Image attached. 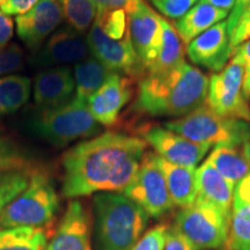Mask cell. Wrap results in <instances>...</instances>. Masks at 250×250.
Returning <instances> with one entry per match:
<instances>
[{"label":"cell","mask_w":250,"mask_h":250,"mask_svg":"<svg viewBox=\"0 0 250 250\" xmlns=\"http://www.w3.org/2000/svg\"><path fill=\"white\" fill-rule=\"evenodd\" d=\"M139 137L108 131L81 142L62 159V196L68 199L101 192H123L146 154Z\"/></svg>","instance_id":"cell-1"},{"label":"cell","mask_w":250,"mask_h":250,"mask_svg":"<svg viewBox=\"0 0 250 250\" xmlns=\"http://www.w3.org/2000/svg\"><path fill=\"white\" fill-rule=\"evenodd\" d=\"M208 78L183 62L162 73H148L139 80L133 108L152 117L180 118L203 105Z\"/></svg>","instance_id":"cell-2"},{"label":"cell","mask_w":250,"mask_h":250,"mask_svg":"<svg viewBox=\"0 0 250 250\" xmlns=\"http://www.w3.org/2000/svg\"><path fill=\"white\" fill-rule=\"evenodd\" d=\"M94 230L96 250H131L148 224L144 208L117 192L94 196Z\"/></svg>","instance_id":"cell-3"},{"label":"cell","mask_w":250,"mask_h":250,"mask_svg":"<svg viewBox=\"0 0 250 250\" xmlns=\"http://www.w3.org/2000/svg\"><path fill=\"white\" fill-rule=\"evenodd\" d=\"M29 129L44 142L62 147L99 136L102 126L90 114L87 103L73 98L58 107L41 109L29 122Z\"/></svg>","instance_id":"cell-4"},{"label":"cell","mask_w":250,"mask_h":250,"mask_svg":"<svg viewBox=\"0 0 250 250\" xmlns=\"http://www.w3.org/2000/svg\"><path fill=\"white\" fill-rule=\"evenodd\" d=\"M166 129L181 134L197 144L208 146H237L250 139V124L220 116L203 104L186 116L164 124Z\"/></svg>","instance_id":"cell-5"},{"label":"cell","mask_w":250,"mask_h":250,"mask_svg":"<svg viewBox=\"0 0 250 250\" xmlns=\"http://www.w3.org/2000/svg\"><path fill=\"white\" fill-rule=\"evenodd\" d=\"M58 208L59 197L51 180L33 173L26 189L0 213V228H42L54 220Z\"/></svg>","instance_id":"cell-6"},{"label":"cell","mask_w":250,"mask_h":250,"mask_svg":"<svg viewBox=\"0 0 250 250\" xmlns=\"http://www.w3.org/2000/svg\"><path fill=\"white\" fill-rule=\"evenodd\" d=\"M174 226L198 250L220 248L228 243L230 219L220 208L197 197L182 208Z\"/></svg>","instance_id":"cell-7"},{"label":"cell","mask_w":250,"mask_h":250,"mask_svg":"<svg viewBox=\"0 0 250 250\" xmlns=\"http://www.w3.org/2000/svg\"><path fill=\"white\" fill-rule=\"evenodd\" d=\"M243 65L233 55L225 68L208 79L205 104L220 116L234 118L250 124V104L242 90Z\"/></svg>","instance_id":"cell-8"},{"label":"cell","mask_w":250,"mask_h":250,"mask_svg":"<svg viewBox=\"0 0 250 250\" xmlns=\"http://www.w3.org/2000/svg\"><path fill=\"white\" fill-rule=\"evenodd\" d=\"M123 195L137 203L149 217L160 218L174 208L156 154L146 152L139 169Z\"/></svg>","instance_id":"cell-9"},{"label":"cell","mask_w":250,"mask_h":250,"mask_svg":"<svg viewBox=\"0 0 250 250\" xmlns=\"http://www.w3.org/2000/svg\"><path fill=\"white\" fill-rule=\"evenodd\" d=\"M86 40L93 57L101 62L112 73L130 77L138 83L146 76L145 67L133 48L131 35L122 40H114L105 35L94 22Z\"/></svg>","instance_id":"cell-10"},{"label":"cell","mask_w":250,"mask_h":250,"mask_svg":"<svg viewBox=\"0 0 250 250\" xmlns=\"http://www.w3.org/2000/svg\"><path fill=\"white\" fill-rule=\"evenodd\" d=\"M137 132L147 145L154 148L156 155L170 164L183 167L196 168L211 149V146L191 142L160 125H143Z\"/></svg>","instance_id":"cell-11"},{"label":"cell","mask_w":250,"mask_h":250,"mask_svg":"<svg viewBox=\"0 0 250 250\" xmlns=\"http://www.w3.org/2000/svg\"><path fill=\"white\" fill-rule=\"evenodd\" d=\"M127 15L133 48L147 74L154 66L161 51V15L156 14L145 0H134Z\"/></svg>","instance_id":"cell-12"},{"label":"cell","mask_w":250,"mask_h":250,"mask_svg":"<svg viewBox=\"0 0 250 250\" xmlns=\"http://www.w3.org/2000/svg\"><path fill=\"white\" fill-rule=\"evenodd\" d=\"M134 83L132 78L123 74L111 73L98 92L87 101L93 117L105 127L115 126L120 120L122 109L132 100Z\"/></svg>","instance_id":"cell-13"},{"label":"cell","mask_w":250,"mask_h":250,"mask_svg":"<svg viewBox=\"0 0 250 250\" xmlns=\"http://www.w3.org/2000/svg\"><path fill=\"white\" fill-rule=\"evenodd\" d=\"M227 20L204 31L187 45V55L195 65L219 73L233 57Z\"/></svg>","instance_id":"cell-14"},{"label":"cell","mask_w":250,"mask_h":250,"mask_svg":"<svg viewBox=\"0 0 250 250\" xmlns=\"http://www.w3.org/2000/svg\"><path fill=\"white\" fill-rule=\"evenodd\" d=\"M88 52L86 37L71 27H65L55 31L44 44L36 50L30 62L39 67L62 66L83 61Z\"/></svg>","instance_id":"cell-15"},{"label":"cell","mask_w":250,"mask_h":250,"mask_svg":"<svg viewBox=\"0 0 250 250\" xmlns=\"http://www.w3.org/2000/svg\"><path fill=\"white\" fill-rule=\"evenodd\" d=\"M62 19L58 0H40L30 11L15 18L19 39L36 51L61 26Z\"/></svg>","instance_id":"cell-16"},{"label":"cell","mask_w":250,"mask_h":250,"mask_svg":"<svg viewBox=\"0 0 250 250\" xmlns=\"http://www.w3.org/2000/svg\"><path fill=\"white\" fill-rule=\"evenodd\" d=\"M46 250H92L90 215L80 201L68 203Z\"/></svg>","instance_id":"cell-17"},{"label":"cell","mask_w":250,"mask_h":250,"mask_svg":"<svg viewBox=\"0 0 250 250\" xmlns=\"http://www.w3.org/2000/svg\"><path fill=\"white\" fill-rule=\"evenodd\" d=\"M76 92L74 73L68 66L50 67L40 72L34 83V100L41 109L68 102Z\"/></svg>","instance_id":"cell-18"},{"label":"cell","mask_w":250,"mask_h":250,"mask_svg":"<svg viewBox=\"0 0 250 250\" xmlns=\"http://www.w3.org/2000/svg\"><path fill=\"white\" fill-rule=\"evenodd\" d=\"M197 197L220 208L230 219L235 188L230 186L208 160L196 169Z\"/></svg>","instance_id":"cell-19"},{"label":"cell","mask_w":250,"mask_h":250,"mask_svg":"<svg viewBox=\"0 0 250 250\" xmlns=\"http://www.w3.org/2000/svg\"><path fill=\"white\" fill-rule=\"evenodd\" d=\"M228 246L232 250H250V175L234 189Z\"/></svg>","instance_id":"cell-20"},{"label":"cell","mask_w":250,"mask_h":250,"mask_svg":"<svg viewBox=\"0 0 250 250\" xmlns=\"http://www.w3.org/2000/svg\"><path fill=\"white\" fill-rule=\"evenodd\" d=\"M156 161L164 173L174 206L184 208L193 204L197 198L196 168L170 164L159 155Z\"/></svg>","instance_id":"cell-21"},{"label":"cell","mask_w":250,"mask_h":250,"mask_svg":"<svg viewBox=\"0 0 250 250\" xmlns=\"http://www.w3.org/2000/svg\"><path fill=\"white\" fill-rule=\"evenodd\" d=\"M229 13L208 4L198 2L186 15L175 21V29L183 44H189L192 40L215 24L228 19Z\"/></svg>","instance_id":"cell-22"},{"label":"cell","mask_w":250,"mask_h":250,"mask_svg":"<svg viewBox=\"0 0 250 250\" xmlns=\"http://www.w3.org/2000/svg\"><path fill=\"white\" fill-rule=\"evenodd\" d=\"M206 160L234 188L250 175V164L237 147L217 146Z\"/></svg>","instance_id":"cell-23"},{"label":"cell","mask_w":250,"mask_h":250,"mask_svg":"<svg viewBox=\"0 0 250 250\" xmlns=\"http://www.w3.org/2000/svg\"><path fill=\"white\" fill-rule=\"evenodd\" d=\"M76 92L74 99L87 103L88 99L101 88L112 73L95 57H87L74 66Z\"/></svg>","instance_id":"cell-24"},{"label":"cell","mask_w":250,"mask_h":250,"mask_svg":"<svg viewBox=\"0 0 250 250\" xmlns=\"http://www.w3.org/2000/svg\"><path fill=\"white\" fill-rule=\"evenodd\" d=\"M162 27V46L159 57L156 59L154 66L148 73H162L171 68L179 66L184 61L183 43L181 41L175 27L164 17H161ZM147 73V74H148Z\"/></svg>","instance_id":"cell-25"},{"label":"cell","mask_w":250,"mask_h":250,"mask_svg":"<svg viewBox=\"0 0 250 250\" xmlns=\"http://www.w3.org/2000/svg\"><path fill=\"white\" fill-rule=\"evenodd\" d=\"M31 81L23 76L0 78V116L17 112L29 100Z\"/></svg>","instance_id":"cell-26"},{"label":"cell","mask_w":250,"mask_h":250,"mask_svg":"<svg viewBox=\"0 0 250 250\" xmlns=\"http://www.w3.org/2000/svg\"><path fill=\"white\" fill-rule=\"evenodd\" d=\"M48 237L42 228H0V250H46Z\"/></svg>","instance_id":"cell-27"},{"label":"cell","mask_w":250,"mask_h":250,"mask_svg":"<svg viewBox=\"0 0 250 250\" xmlns=\"http://www.w3.org/2000/svg\"><path fill=\"white\" fill-rule=\"evenodd\" d=\"M62 17L68 27L83 34L90 29L98 15V6L93 0H58Z\"/></svg>","instance_id":"cell-28"},{"label":"cell","mask_w":250,"mask_h":250,"mask_svg":"<svg viewBox=\"0 0 250 250\" xmlns=\"http://www.w3.org/2000/svg\"><path fill=\"white\" fill-rule=\"evenodd\" d=\"M30 174L24 170L0 171V213L29 184Z\"/></svg>","instance_id":"cell-29"},{"label":"cell","mask_w":250,"mask_h":250,"mask_svg":"<svg viewBox=\"0 0 250 250\" xmlns=\"http://www.w3.org/2000/svg\"><path fill=\"white\" fill-rule=\"evenodd\" d=\"M27 160L17 145L6 137L0 136V171L24 170Z\"/></svg>","instance_id":"cell-30"},{"label":"cell","mask_w":250,"mask_h":250,"mask_svg":"<svg viewBox=\"0 0 250 250\" xmlns=\"http://www.w3.org/2000/svg\"><path fill=\"white\" fill-rule=\"evenodd\" d=\"M199 0H149L165 18L177 21L195 6Z\"/></svg>","instance_id":"cell-31"},{"label":"cell","mask_w":250,"mask_h":250,"mask_svg":"<svg viewBox=\"0 0 250 250\" xmlns=\"http://www.w3.org/2000/svg\"><path fill=\"white\" fill-rule=\"evenodd\" d=\"M167 225L160 224L152 227L131 250H164L166 242V233L168 229Z\"/></svg>","instance_id":"cell-32"},{"label":"cell","mask_w":250,"mask_h":250,"mask_svg":"<svg viewBox=\"0 0 250 250\" xmlns=\"http://www.w3.org/2000/svg\"><path fill=\"white\" fill-rule=\"evenodd\" d=\"M23 52L17 44H11L0 50V78L13 73L22 67Z\"/></svg>","instance_id":"cell-33"},{"label":"cell","mask_w":250,"mask_h":250,"mask_svg":"<svg viewBox=\"0 0 250 250\" xmlns=\"http://www.w3.org/2000/svg\"><path fill=\"white\" fill-rule=\"evenodd\" d=\"M248 40H250V5L243 9L232 34H230V46H232L233 52L235 51L237 46H240Z\"/></svg>","instance_id":"cell-34"},{"label":"cell","mask_w":250,"mask_h":250,"mask_svg":"<svg viewBox=\"0 0 250 250\" xmlns=\"http://www.w3.org/2000/svg\"><path fill=\"white\" fill-rule=\"evenodd\" d=\"M243 65V85L242 90L246 100L250 102V40L237 46L234 51Z\"/></svg>","instance_id":"cell-35"},{"label":"cell","mask_w":250,"mask_h":250,"mask_svg":"<svg viewBox=\"0 0 250 250\" xmlns=\"http://www.w3.org/2000/svg\"><path fill=\"white\" fill-rule=\"evenodd\" d=\"M164 250H198L175 226H169L166 233Z\"/></svg>","instance_id":"cell-36"},{"label":"cell","mask_w":250,"mask_h":250,"mask_svg":"<svg viewBox=\"0 0 250 250\" xmlns=\"http://www.w3.org/2000/svg\"><path fill=\"white\" fill-rule=\"evenodd\" d=\"M40 0H5L0 6V11L8 17L11 15H22L30 11Z\"/></svg>","instance_id":"cell-37"},{"label":"cell","mask_w":250,"mask_h":250,"mask_svg":"<svg viewBox=\"0 0 250 250\" xmlns=\"http://www.w3.org/2000/svg\"><path fill=\"white\" fill-rule=\"evenodd\" d=\"M14 33V24L11 17L0 11V50L8 46Z\"/></svg>","instance_id":"cell-38"},{"label":"cell","mask_w":250,"mask_h":250,"mask_svg":"<svg viewBox=\"0 0 250 250\" xmlns=\"http://www.w3.org/2000/svg\"><path fill=\"white\" fill-rule=\"evenodd\" d=\"M98 9H125L129 11L131 6L133 5L134 0H93Z\"/></svg>","instance_id":"cell-39"},{"label":"cell","mask_w":250,"mask_h":250,"mask_svg":"<svg viewBox=\"0 0 250 250\" xmlns=\"http://www.w3.org/2000/svg\"><path fill=\"white\" fill-rule=\"evenodd\" d=\"M249 5H250V0H236L235 6H234L232 13L229 14V17H228V19H227L228 33H229V35L232 34L234 27H235L237 20H239L240 15H241V13H242V11L246 7H248Z\"/></svg>","instance_id":"cell-40"},{"label":"cell","mask_w":250,"mask_h":250,"mask_svg":"<svg viewBox=\"0 0 250 250\" xmlns=\"http://www.w3.org/2000/svg\"><path fill=\"white\" fill-rule=\"evenodd\" d=\"M198 2L213 6L215 8L221 9V11H226L229 13V11H233L236 0H199Z\"/></svg>","instance_id":"cell-41"},{"label":"cell","mask_w":250,"mask_h":250,"mask_svg":"<svg viewBox=\"0 0 250 250\" xmlns=\"http://www.w3.org/2000/svg\"><path fill=\"white\" fill-rule=\"evenodd\" d=\"M243 155L247 159V161L250 164V139L247 140V142L243 144V149H242Z\"/></svg>","instance_id":"cell-42"}]
</instances>
